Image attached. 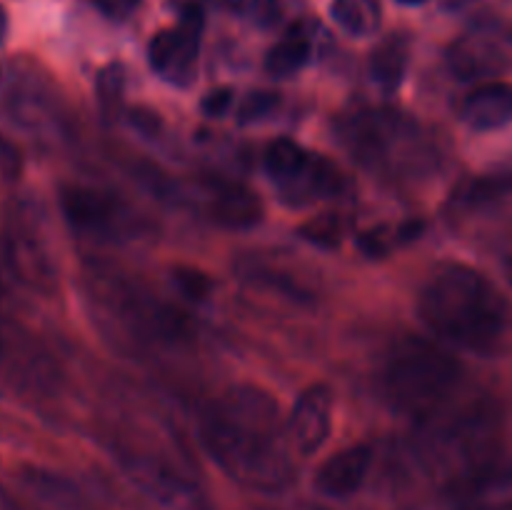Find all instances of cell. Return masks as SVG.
I'll list each match as a JSON object with an SVG mask.
<instances>
[{"label":"cell","instance_id":"cell-1","mask_svg":"<svg viewBox=\"0 0 512 510\" xmlns=\"http://www.w3.org/2000/svg\"><path fill=\"white\" fill-rule=\"evenodd\" d=\"M200 443L233 483L255 493H280L295 478L288 418L268 390L230 385L200 413Z\"/></svg>","mask_w":512,"mask_h":510},{"label":"cell","instance_id":"cell-2","mask_svg":"<svg viewBox=\"0 0 512 510\" xmlns=\"http://www.w3.org/2000/svg\"><path fill=\"white\" fill-rule=\"evenodd\" d=\"M418 315L443 343L475 355H495L508 345L512 308L503 290L465 263H440L418 293Z\"/></svg>","mask_w":512,"mask_h":510},{"label":"cell","instance_id":"cell-3","mask_svg":"<svg viewBox=\"0 0 512 510\" xmlns=\"http://www.w3.org/2000/svg\"><path fill=\"white\" fill-rule=\"evenodd\" d=\"M338 138L355 163L383 178H415L433 163L420 123L395 108H355L338 120Z\"/></svg>","mask_w":512,"mask_h":510},{"label":"cell","instance_id":"cell-4","mask_svg":"<svg viewBox=\"0 0 512 510\" xmlns=\"http://www.w3.org/2000/svg\"><path fill=\"white\" fill-rule=\"evenodd\" d=\"M460 373V363L443 345L410 335L390 348L380 373V390L395 413L425 423L448 403Z\"/></svg>","mask_w":512,"mask_h":510},{"label":"cell","instance_id":"cell-5","mask_svg":"<svg viewBox=\"0 0 512 510\" xmlns=\"http://www.w3.org/2000/svg\"><path fill=\"white\" fill-rule=\"evenodd\" d=\"M5 260L20 283L53 293L58 265L45 215L33 200H15L5 215Z\"/></svg>","mask_w":512,"mask_h":510},{"label":"cell","instance_id":"cell-6","mask_svg":"<svg viewBox=\"0 0 512 510\" xmlns=\"http://www.w3.org/2000/svg\"><path fill=\"white\" fill-rule=\"evenodd\" d=\"M178 23L153 35L148 45L150 68L170 80H188L200 53L205 10L200 0H175Z\"/></svg>","mask_w":512,"mask_h":510},{"label":"cell","instance_id":"cell-7","mask_svg":"<svg viewBox=\"0 0 512 510\" xmlns=\"http://www.w3.org/2000/svg\"><path fill=\"white\" fill-rule=\"evenodd\" d=\"M450 510H512V458L495 455L445 485Z\"/></svg>","mask_w":512,"mask_h":510},{"label":"cell","instance_id":"cell-8","mask_svg":"<svg viewBox=\"0 0 512 510\" xmlns=\"http://www.w3.org/2000/svg\"><path fill=\"white\" fill-rule=\"evenodd\" d=\"M123 468L135 488L168 510H205L203 493L180 468L153 455H128Z\"/></svg>","mask_w":512,"mask_h":510},{"label":"cell","instance_id":"cell-9","mask_svg":"<svg viewBox=\"0 0 512 510\" xmlns=\"http://www.w3.org/2000/svg\"><path fill=\"white\" fill-rule=\"evenodd\" d=\"M60 210L70 228L88 238H108L120 233L128 220L123 203L115 195L90 185H65L60 190Z\"/></svg>","mask_w":512,"mask_h":510},{"label":"cell","instance_id":"cell-10","mask_svg":"<svg viewBox=\"0 0 512 510\" xmlns=\"http://www.w3.org/2000/svg\"><path fill=\"white\" fill-rule=\"evenodd\" d=\"M190 200L208 215L213 223L228 230L253 228L263 218V203L243 183L223 178H205L193 185Z\"/></svg>","mask_w":512,"mask_h":510},{"label":"cell","instance_id":"cell-11","mask_svg":"<svg viewBox=\"0 0 512 510\" xmlns=\"http://www.w3.org/2000/svg\"><path fill=\"white\" fill-rule=\"evenodd\" d=\"M333 433V390L328 385H310L295 400L288 415V435L298 455H313L328 443Z\"/></svg>","mask_w":512,"mask_h":510},{"label":"cell","instance_id":"cell-12","mask_svg":"<svg viewBox=\"0 0 512 510\" xmlns=\"http://www.w3.org/2000/svg\"><path fill=\"white\" fill-rule=\"evenodd\" d=\"M448 65L455 78L480 80L493 78L508 68V53L498 35L475 30L455 40L448 50Z\"/></svg>","mask_w":512,"mask_h":510},{"label":"cell","instance_id":"cell-13","mask_svg":"<svg viewBox=\"0 0 512 510\" xmlns=\"http://www.w3.org/2000/svg\"><path fill=\"white\" fill-rule=\"evenodd\" d=\"M373 468V448L370 445H350L330 455L315 473V488L320 495L333 500L350 498L363 488Z\"/></svg>","mask_w":512,"mask_h":510},{"label":"cell","instance_id":"cell-14","mask_svg":"<svg viewBox=\"0 0 512 510\" xmlns=\"http://www.w3.org/2000/svg\"><path fill=\"white\" fill-rule=\"evenodd\" d=\"M460 118L480 133L505 128L512 120V85L503 80H488L478 85L473 93L465 95Z\"/></svg>","mask_w":512,"mask_h":510},{"label":"cell","instance_id":"cell-15","mask_svg":"<svg viewBox=\"0 0 512 510\" xmlns=\"http://www.w3.org/2000/svg\"><path fill=\"white\" fill-rule=\"evenodd\" d=\"M343 188V178H340V170L330 163L328 158H320V155H310V160L305 163V168L295 175L293 180H288L285 185H280V195H283L288 203L293 205H308L315 200L333 198L335 193H340Z\"/></svg>","mask_w":512,"mask_h":510},{"label":"cell","instance_id":"cell-16","mask_svg":"<svg viewBox=\"0 0 512 510\" xmlns=\"http://www.w3.org/2000/svg\"><path fill=\"white\" fill-rule=\"evenodd\" d=\"M410 65V38L405 33H393L378 43V48L370 55V75L375 83L393 93L403 85L405 73Z\"/></svg>","mask_w":512,"mask_h":510},{"label":"cell","instance_id":"cell-17","mask_svg":"<svg viewBox=\"0 0 512 510\" xmlns=\"http://www.w3.org/2000/svg\"><path fill=\"white\" fill-rule=\"evenodd\" d=\"M330 18L350 38H370L378 33L383 8H380V0H333Z\"/></svg>","mask_w":512,"mask_h":510},{"label":"cell","instance_id":"cell-18","mask_svg":"<svg viewBox=\"0 0 512 510\" xmlns=\"http://www.w3.org/2000/svg\"><path fill=\"white\" fill-rule=\"evenodd\" d=\"M310 55H313V43H310L308 35L295 30V33H290L288 38H283L268 50L265 70L275 78H290V75H295L308 65Z\"/></svg>","mask_w":512,"mask_h":510},{"label":"cell","instance_id":"cell-19","mask_svg":"<svg viewBox=\"0 0 512 510\" xmlns=\"http://www.w3.org/2000/svg\"><path fill=\"white\" fill-rule=\"evenodd\" d=\"M265 170H268V178L273 180L275 188L285 185L288 180H293L300 170L305 168V163L310 160V153L290 138H278L265 148Z\"/></svg>","mask_w":512,"mask_h":510},{"label":"cell","instance_id":"cell-20","mask_svg":"<svg viewBox=\"0 0 512 510\" xmlns=\"http://www.w3.org/2000/svg\"><path fill=\"white\" fill-rule=\"evenodd\" d=\"M420 233H423V223H418V220H408V223L378 225V228L365 230V233L360 235L358 243L360 248H363V253L378 258V255L390 253V250L420 238Z\"/></svg>","mask_w":512,"mask_h":510},{"label":"cell","instance_id":"cell-21","mask_svg":"<svg viewBox=\"0 0 512 510\" xmlns=\"http://www.w3.org/2000/svg\"><path fill=\"white\" fill-rule=\"evenodd\" d=\"M95 93H98V105L105 118H115L123 108L125 95V70L123 65L110 63L105 65L95 80Z\"/></svg>","mask_w":512,"mask_h":510},{"label":"cell","instance_id":"cell-22","mask_svg":"<svg viewBox=\"0 0 512 510\" xmlns=\"http://www.w3.org/2000/svg\"><path fill=\"white\" fill-rule=\"evenodd\" d=\"M345 230H348V223H345L343 215L325 213L300 225V238L318 245V248H335L345 238Z\"/></svg>","mask_w":512,"mask_h":510},{"label":"cell","instance_id":"cell-23","mask_svg":"<svg viewBox=\"0 0 512 510\" xmlns=\"http://www.w3.org/2000/svg\"><path fill=\"white\" fill-rule=\"evenodd\" d=\"M173 283H175V288L183 293V298L195 300V303H203V300L210 295V290H213V280H210L208 275L200 273V270H195V268H178V270H175Z\"/></svg>","mask_w":512,"mask_h":510},{"label":"cell","instance_id":"cell-24","mask_svg":"<svg viewBox=\"0 0 512 510\" xmlns=\"http://www.w3.org/2000/svg\"><path fill=\"white\" fill-rule=\"evenodd\" d=\"M240 13L258 28H270L280 18V0H240Z\"/></svg>","mask_w":512,"mask_h":510},{"label":"cell","instance_id":"cell-25","mask_svg":"<svg viewBox=\"0 0 512 510\" xmlns=\"http://www.w3.org/2000/svg\"><path fill=\"white\" fill-rule=\"evenodd\" d=\"M275 105H278L275 93H250L240 105V123H255V120L265 118Z\"/></svg>","mask_w":512,"mask_h":510},{"label":"cell","instance_id":"cell-26","mask_svg":"<svg viewBox=\"0 0 512 510\" xmlns=\"http://www.w3.org/2000/svg\"><path fill=\"white\" fill-rule=\"evenodd\" d=\"M95 5H98V10L105 15V18L123 20L138 8L140 0H95Z\"/></svg>","mask_w":512,"mask_h":510},{"label":"cell","instance_id":"cell-27","mask_svg":"<svg viewBox=\"0 0 512 510\" xmlns=\"http://www.w3.org/2000/svg\"><path fill=\"white\" fill-rule=\"evenodd\" d=\"M230 103H233V93H230V88H220V90H213V93H208V98L203 100V110L208 115H223L225 110L230 108Z\"/></svg>","mask_w":512,"mask_h":510},{"label":"cell","instance_id":"cell-28","mask_svg":"<svg viewBox=\"0 0 512 510\" xmlns=\"http://www.w3.org/2000/svg\"><path fill=\"white\" fill-rule=\"evenodd\" d=\"M8 345H10V328L3 318H0V358L8 353Z\"/></svg>","mask_w":512,"mask_h":510},{"label":"cell","instance_id":"cell-29","mask_svg":"<svg viewBox=\"0 0 512 510\" xmlns=\"http://www.w3.org/2000/svg\"><path fill=\"white\" fill-rule=\"evenodd\" d=\"M5 33H8V13H5V8L0 5V43H3Z\"/></svg>","mask_w":512,"mask_h":510},{"label":"cell","instance_id":"cell-30","mask_svg":"<svg viewBox=\"0 0 512 510\" xmlns=\"http://www.w3.org/2000/svg\"><path fill=\"white\" fill-rule=\"evenodd\" d=\"M225 10H240V0H215Z\"/></svg>","mask_w":512,"mask_h":510},{"label":"cell","instance_id":"cell-31","mask_svg":"<svg viewBox=\"0 0 512 510\" xmlns=\"http://www.w3.org/2000/svg\"><path fill=\"white\" fill-rule=\"evenodd\" d=\"M398 3H403V5H420V3H425V0H398Z\"/></svg>","mask_w":512,"mask_h":510},{"label":"cell","instance_id":"cell-32","mask_svg":"<svg viewBox=\"0 0 512 510\" xmlns=\"http://www.w3.org/2000/svg\"><path fill=\"white\" fill-rule=\"evenodd\" d=\"M510 283H512V260H510Z\"/></svg>","mask_w":512,"mask_h":510}]
</instances>
